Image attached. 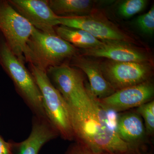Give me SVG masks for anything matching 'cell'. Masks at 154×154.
Here are the masks:
<instances>
[{"label": "cell", "mask_w": 154, "mask_h": 154, "mask_svg": "<svg viewBox=\"0 0 154 154\" xmlns=\"http://www.w3.org/2000/svg\"><path fill=\"white\" fill-rule=\"evenodd\" d=\"M78 107H68L74 140L98 154H140L121 140L105 108L92 94Z\"/></svg>", "instance_id": "6da1fadb"}, {"label": "cell", "mask_w": 154, "mask_h": 154, "mask_svg": "<svg viewBox=\"0 0 154 154\" xmlns=\"http://www.w3.org/2000/svg\"><path fill=\"white\" fill-rule=\"evenodd\" d=\"M79 54L76 48L56 33H44L34 28L25 58V62L46 72L50 68L66 63Z\"/></svg>", "instance_id": "7a4b0ae2"}, {"label": "cell", "mask_w": 154, "mask_h": 154, "mask_svg": "<svg viewBox=\"0 0 154 154\" xmlns=\"http://www.w3.org/2000/svg\"><path fill=\"white\" fill-rule=\"evenodd\" d=\"M0 65L13 81L17 93L33 116L47 118L41 93L33 75L25 63L12 52L5 40H0Z\"/></svg>", "instance_id": "3957f363"}, {"label": "cell", "mask_w": 154, "mask_h": 154, "mask_svg": "<svg viewBox=\"0 0 154 154\" xmlns=\"http://www.w3.org/2000/svg\"><path fill=\"white\" fill-rule=\"evenodd\" d=\"M29 64L30 71L41 93L43 107L48 120L63 139L74 140L66 102L51 82L46 72L33 64Z\"/></svg>", "instance_id": "277c9868"}, {"label": "cell", "mask_w": 154, "mask_h": 154, "mask_svg": "<svg viewBox=\"0 0 154 154\" xmlns=\"http://www.w3.org/2000/svg\"><path fill=\"white\" fill-rule=\"evenodd\" d=\"M59 25L85 30L96 38L104 42H118L137 45V40L119 28L107 17L94 10L88 15L72 17H58Z\"/></svg>", "instance_id": "5b68a950"}, {"label": "cell", "mask_w": 154, "mask_h": 154, "mask_svg": "<svg viewBox=\"0 0 154 154\" xmlns=\"http://www.w3.org/2000/svg\"><path fill=\"white\" fill-rule=\"evenodd\" d=\"M34 28L8 1H0V31L9 48L24 63L27 44Z\"/></svg>", "instance_id": "8992f818"}, {"label": "cell", "mask_w": 154, "mask_h": 154, "mask_svg": "<svg viewBox=\"0 0 154 154\" xmlns=\"http://www.w3.org/2000/svg\"><path fill=\"white\" fill-rule=\"evenodd\" d=\"M48 76L67 105L78 107L90 97L83 72L66 63L48 69Z\"/></svg>", "instance_id": "52a82bcc"}, {"label": "cell", "mask_w": 154, "mask_h": 154, "mask_svg": "<svg viewBox=\"0 0 154 154\" xmlns=\"http://www.w3.org/2000/svg\"><path fill=\"white\" fill-rule=\"evenodd\" d=\"M105 79L116 91L149 81L153 63L105 60L99 63Z\"/></svg>", "instance_id": "ba28073f"}, {"label": "cell", "mask_w": 154, "mask_h": 154, "mask_svg": "<svg viewBox=\"0 0 154 154\" xmlns=\"http://www.w3.org/2000/svg\"><path fill=\"white\" fill-rule=\"evenodd\" d=\"M154 96V85L149 80L117 90L106 98L98 99L105 108L122 113L152 101Z\"/></svg>", "instance_id": "9c48e42d"}, {"label": "cell", "mask_w": 154, "mask_h": 154, "mask_svg": "<svg viewBox=\"0 0 154 154\" xmlns=\"http://www.w3.org/2000/svg\"><path fill=\"white\" fill-rule=\"evenodd\" d=\"M9 4L33 27L48 33H56L59 25L58 16L45 0H8Z\"/></svg>", "instance_id": "30bf717a"}, {"label": "cell", "mask_w": 154, "mask_h": 154, "mask_svg": "<svg viewBox=\"0 0 154 154\" xmlns=\"http://www.w3.org/2000/svg\"><path fill=\"white\" fill-rule=\"evenodd\" d=\"M81 55L105 58L114 61L153 63L152 57L145 50L134 45L118 42L103 41L99 46L83 50Z\"/></svg>", "instance_id": "8fae6325"}, {"label": "cell", "mask_w": 154, "mask_h": 154, "mask_svg": "<svg viewBox=\"0 0 154 154\" xmlns=\"http://www.w3.org/2000/svg\"><path fill=\"white\" fill-rule=\"evenodd\" d=\"M116 131L119 138L140 154L146 152L147 136L141 116L136 111L119 113Z\"/></svg>", "instance_id": "7c38bea8"}, {"label": "cell", "mask_w": 154, "mask_h": 154, "mask_svg": "<svg viewBox=\"0 0 154 154\" xmlns=\"http://www.w3.org/2000/svg\"><path fill=\"white\" fill-rule=\"evenodd\" d=\"M71 60L72 66L78 68L87 76L90 91L97 99L106 98L115 92V89L103 75L99 63L79 54Z\"/></svg>", "instance_id": "4fadbf2b"}, {"label": "cell", "mask_w": 154, "mask_h": 154, "mask_svg": "<svg viewBox=\"0 0 154 154\" xmlns=\"http://www.w3.org/2000/svg\"><path fill=\"white\" fill-rule=\"evenodd\" d=\"M57 137V132L49 122L34 119L28 137L21 142H14V154H38L45 144Z\"/></svg>", "instance_id": "5bb4252c"}, {"label": "cell", "mask_w": 154, "mask_h": 154, "mask_svg": "<svg viewBox=\"0 0 154 154\" xmlns=\"http://www.w3.org/2000/svg\"><path fill=\"white\" fill-rule=\"evenodd\" d=\"M48 3L58 17L85 16L93 11V2L90 0H49Z\"/></svg>", "instance_id": "9a60e30c"}, {"label": "cell", "mask_w": 154, "mask_h": 154, "mask_svg": "<svg viewBox=\"0 0 154 154\" xmlns=\"http://www.w3.org/2000/svg\"><path fill=\"white\" fill-rule=\"evenodd\" d=\"M55 33L75 47L87 49L102 44V42L82 29L59 25L55 28Z\"/></svg>", "instance_id": "2e32d148"}, {"label": "cell", "mask_w": 154, "mask_h": 154, "mask_svg": "<svg viewBox=\"0 0 154 154\" xmlns=\"http://www.w3.org/2000/svg\"><path fill=\"white\" fill-rule=\"evenodd\" d=\"M136 111L143 120L147 137L153 136L154 134V101L145 103L137 108Z\"/></svg>", "instance_id": "e0dca14e"}, {"label": "cell", "mask_w": 154, "mask_h": 154, "mask_svg": "<svg viewBox=\"0 0 154 154\" xmlns=\"http://www.w3.org/2000/svg\"><path fill=\"white\" fill-rule=\"evenodd\" d=\"M147 4L146 0H127L119 6V12L125 18H130L142 11Z\"/></svg>", "instance_id": "ac0fdd59"}, {"label": "cell", "mask_w": 154, "mask_h": 154, "mask_svg": "<svg viewBox=\"0 0 154 154\" xmlns=\"http://www.w3.org/2000/svg\"><path fill=\"white\" fill-rule=\"evenodd\" d=\"M136 23L144 33L152 35L154 32V6L147 13L138 17Z\"/></svg>", "instance_id": "d6986e66"}, {"label": "cell", "mask_w": 154, "mask_h": 154, "mask_svg": "<svg viewBox=\"0 0 154 154\" xmlns=\"http://www.w3.org/2000/svg\"><path fill=\"white\" fill-rule=\"evenodd\" d=\"M65 154H98L92 151L90 149L82 144L75 142L69 147Z\"/></svg>", "instance_id": "ffe728a7"}, {"label": "cell", "mask_w": 154, "mask_h": 154, "mask_svg": "<svg viewBox=\"0 0 154 154\" xmlns=\"http://www.w3.org/2000/svg\"><path fill=\"white\" fill-rule=\"evenodd\" d=\"M0 154H14V142L6 141L0 135Z\"/></svg>", "instance_id": "44dd1931"}, {"label": "cell", "mask_w": 154, "mask_h": 154, "mask_svg": "<svg viewBox=\"0 0 154 154\" xmlns=\"http://www.w3.org/2000/svg\"><path fill=\"white\" fill-rule=\"evenodd\" d=\"M146 154H151V153H148Z\"/></svg>", "instance_id": "7402d4cb"}, {"label": "cell", "mask_w": 154, "mask_h": 154, "mask_svg": "<svg viewBox=\"0 0 154 154\" xmlns=\"http://www.w3.org/2000/svg\"><path fill=\"white\" fill-rule=\"evenodd\" d=\"M151 154H152V153H151Z\"/></svg>", "instance_id": "603a6c76"}]
</instances>
